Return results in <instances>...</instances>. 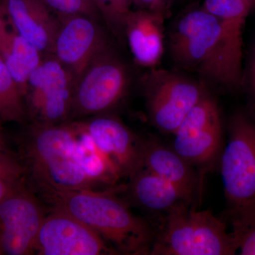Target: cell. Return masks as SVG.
<instances>
[{"label": "cell", "mask_w": 255, "mask_h": 255, "mask_svg": "<svg viewBox=\"0 0 255 255\" xmlns=\"http://www.w3.org/2000/svg\"><path fill=\"white\" fill-rule=\"evenodd\" d=\"M248 81L250 89L255 100V48L250 58L248 69Z\"/></svg>", "instance_id": "4316f807"}, {"label": "cell", "mask_w": 255, "mask_h": 255, "mask_svg": "<svg viewBox=\"0 0 255 255\" xmlns=\"http://www.w3.org/2000/svg\"><path fill=\"white\" fill-rule=\"evenodd\" d=\"M18 154L32 191L98 190L79 164L69 122L53 126L29 123L19 137Z\"/></svg>", "instance_id": "3957f363"}, {"label": "cell", "mask_w": 255, "mask_h": 255, "mask_svg": "<svg viewBox=\"0 0 255 255\" xmlns=\"http://www.w3.org/2000/svg\"><path fill=\"white\" fill-rule=\"evenodd\" d=\"M248 1L253 5V6H254L255 4V0H248Z\"/></svg>", "instance_id": "f1b7e54d"}, {"label": "cell", "mask_w": 255, "mask_h": 255, "mask_svg": "<svg viewBox=\"0 0 255 255\" xmlns=\"http://www.w3.org/2000/svg\"><path fill=\"white\" fill-rule=\"evenodd\" d=\"M68 122L75 137L77 158L85 175L98 190L117 186L124 177L118 167L100 150L80 120Z\"/></svg>", "instance_id": "e0dca14e"}, {"label": "cell", "mask_w": 255, "mask_h": 255, "mask_svg": "<svg viewBox=\"0 0 255 255\" xmlns=\"http://www.w3.org/2000/svg\"><path fill=\"white\" fill-rule=\"evenodd\" d=\"M3 122L0 120V149L6 147V140H5V134Z\"/></svg>", "instance_id": "83f0119b"}, {"label": "cell", "mask_w": 255, "mask_h": 255, "mask_svg": "<svg viewBox=\"0 0 255 255\" xmlns=\"http://www.w3.org/2000/svg\"><path fill=\"white\" fill-rule=\"evenodd\" d=\"M102 22L82 15L58 18L51 54L75 80L94 58L112 46Z\"/></svg>", "instance_id": "8fae6325"}, {"label": "cell", "mask_w": 255, "mask_h": 255, "mask_svg": "<svg viewBox=\"0 0 255 255\" xmlns=\"http://www.w3.org/2000/svg\"><path fill=\"white\" fill-rule=\"evenodd\" d=\"M45 55L0 15V57L24 97L28 79Z\"/></svg>", "instance_id": "ac0fdd59"}, {"label": "cell", "mask_w": 255, "mask_h": 255, "mask_svg": "<svg viewBox=\"0 0 255 255\" xmlns=\"http://www.w3.org/2000/svg\"><path fill=\"white\" fill-rule=\"evenodd\" d=\"M141 9L148 10L152 12L165 16L170 0H134Z\"/></svg>", "instance_id": "484cf974"}, {"label": "cell", "mask_w": 255, "mask_h": 255, "mask_svg": "<svg viewBox=\"0 0 255 255\" xmlns=\"http://www.w3.org/2000/svg\"><path fill=\"white\" fill-rule=\"evenodd\" d=\"M182 201L167 211L164 225L154 239L150 255H230L238 251L234 233L210 211H196Z\"/></svg>", "instance_id": "5b68a950"}, {"label": "cell", "mask_w": 255, "mask_h": 255, "mask_svg": "<svg viewBox=\"0 0 255 255\" xmlns=\"http://www.w3.org/2000/svg\"><path fill=\"white\" fill-rule=\"evenodd\" d=\"M169 49L179 66L210 82L236 88L243 81L242 63L233 54L219 18L203 6L178 20L171 33Z\"/></svg>", "instance_id": "7a4b0ae2"}, {"label": "cell", "mask_w": 255, "mask_h": 255, "mask_svg": "<svg viewBox=\"0 0 255 255\" xmlns=\"http://www.w3.org/2000/svg\"><path fill=\"white\" fill-rule=\"evenodd\" d=\"M0 15L43 55L51 54L58 18L42 0H0Z\"/></svg>", "instance_id": "5bb4252c"}, {"label": "cell", "mask_w": 255, "mask_h": 255, "mask_svg": "<svg viewBox=\"0 0 255 255\" xmlns=\"http://www.w3.org/2000/svg\"><path fill=\"white\" fill-rule=\"evenodd\" d=\"M58 18L82 15L101 22L102 15L95 0H42Z\"/></svg>", "instance_id": "cb8c5ba5"}, {"label": "cell", "mask_w": 255, "mask_h": 255, "mask_svg": "<svg viewBox=\"0 0 255 255\" xmlns=\"http://www.w3.org/2000/svg\"><path fill=\"white\" fill-rule=\"evenodd\" d=\"M234 235L238 239L240 254L255 255V221L241 232L234 233Z\"/></svg>", "instance_id": "d4e9b609"}, {"label": "cell", "mask_w": 255, "mask_h": 255, "mask_svg": "<svg viewBox=\"0 0 255 255\" xmlns=\"http://www.w3.org/2000/svg\"><path fill=\"white\" fill-rule=\"evenodd\" d=\"M80 121L100 150L118 167L123 177H130L140 167L143 141L137 138L121 121L106 114Z\"/></svg>", "instance_id": "4fadbf2b"}, {"label": "cell", "mask_w": 255, "mask_h": 255, "mask_svg": "<svg viewBox=\"0 0 255 255\" xmlns=\"http://www.w3.org/2000/svg\"><path fill=\"white\" fill-rule=\"evenodd\" d=\"M146 105L151 122L174 134L186 116L207 94L203 85L165 70L150 72L144 80Z\"/></svg>", "instance_id": "ba28073f"}, {"label": "cell", "mask_w": 255, "mask_h": 255, "mask_svg": "<svg viewBox=\"0 0 255 255\" xmlns=\"http://www.w3.org/2000/svg\"><path fill=\"white\" fill-rule=\"evenodd\" d=\"M26 182V169L18 152L0 149V202Z\"/></svg>", "instance_id": "7402d4cb"}, {"label": "cell", "mask_w": 255, "mask_h": 255, "mask_svg": "<svg viewBox=\"0 0 255 255\" xmlns=\"http://www.w3.org/2000/svg\"><path fill=\"white\" fill-rule=\"evenodd\" d=\"M125 189L117 185L103 190L44 188L34 193L48 209L60 210L85 223L117 255H150L155 239L153 231L117 196Z\"/></svg>", "instance_id": "6da1fadb"}, {"label": "cell", "mask_w": 255, "mask_h": 255, "mask_svg": "<svg viewBox=\"0 0 255 255\" xmlns=\"http://www.w3.org/2000/svg\"><path fill=\"white\" fill-rule=\"evenodd\" d=\"M229 140L221 159V176L233 232L255 221V118L244 112L233 116Z\"/></svg>", "instance_id": "277c9868"}, {"label": "cell", "mask_w": 255, "mask_h": 255, "mask_svg": "<svg viewBox=\"0 0 255 255\" xmlns=\"http://www.w3.org/2000/svg\"><path fill=\"white\" fill-rule=\"evenodd\" d=\"M128 190L135 203L150 211H167L182 201L193 200L173 184L143 167H139L130 177Z\"/></svg>", "instance_id": "d6986e66"}, {"label": "cell", "mask_w": 255, "mask_h": 255, "mask_svg": "<svg viewBox=\"0 0 255 255\" xmlns=\"http://www.w3.org/2000/svg\"><path fill=\"white\" fill-rule=\"evenodd\" d=\"M174 135V150L191 164L209 163L219 152L222 123L219 107L209 94L186 116Z\"/></svg>", "instance_id": "7c38bea8"}, {"label": "cell", "mask_w": 255, "mask_h": 255, "mask_svg": "<svg viewBox=\"0 0 255 255\" xmlns=\"http://www.w3.org/2000/svg\"><path fill=\"white\" fill-rule=\"evenodd\" d=\"M0 120L26 124L28 122L24 97L0 57Z\"/></svg>", "instance_id": "44dd1931"}, {"label": "cell", "mask_w": 255, "mask_h": 255, "mask_svg": "<svg viewBox=\"0 0 255 255\" xmlns=\"http://www.w3.org/2000/svg\"><path fill=\"white\" fill-rule=\"evenodd\" d=\"M47 214L26 182L0 202V255L34 254L38 231Z\"/></svg>", "instance_id": "9c48e42d"}, {"label": "cell", "mask_w": 255, "mask_h": 255, "mask_svg": "<svg viewBox=\"0 0 255 255\" xmlns=\"http://www.w3.org/2000/svg\"><path fill=\"white\" fill-rule=\"evenodd\" d=\"M129 82L128 70L113 47L104 50L75 80L68 122L107 114L123 99Z\"/></svg>", "instance_id": "8992f818"}, {"label": "cell", "mask_w": 255, "mask_h": 255, "mask_svg": "<svg viewBox=\"0 0 255 255\" xmlns=\"http://www.w3.org/2000/svg\"><path fill=\"white\" fill-rule=\"evenodd\" d=\"M34 254L117 255L95 231L70 214L48 209L38 233Z\"/></svg>", "instance_id": "30bf717a"}, {"label": "cell", "mask_w": 255, "mask_h": 255, "mask_svg": "<svg viewBox=\"0 0 255 255\" xmlns=\"http://www.w3.org/2000/svg\"><path fill=\"white\" fill-rule=\"evenodd\" d=\"M140 167L172 183L194 199L198 181L192 164L174 150L155 140L143 141Z\"/></svg>", "instance_id": "2e32d148"}, {"label": "cell", "mask_w": 255, "mask_h": 255, "mask_svg": "<svg viewBox=\"0 0 255 255\" xmlns=\"http://www.w3.org/2000/svg\"><path fill=\"white\" fill-rule=\"evenodd\" d=\"M203 7L219 18L239 63L243 60V33L253 5L248 0H205Z\"/></svg>", "instance_id": "ffe728a7"}, {"label": "cell", "mask_w": 255, "mask_h": 255, "mask_svg": "<svg viewBox=\"0 0 255 255\" xmlns=\"http://www.w3.org/2000/svg\"><path fill=\"white\" fill-rule=\"evenodd\" d=\"M102 21L112 36L122 43L125 40L124 29L128 15L131 11V0H95Z\"/></svg>", "instance_id": "603a6c76"}, {"label": "cell", "mask_w": 255, "mask_h": 255, "mask_svg": "<svg viewBox=\"0 0 255 255\" xmlns=\"http://www.w3.org/2000/svg\"><path fill=\"white\" fill-rule=\"evenodd\" d=\"M164 16L148 10H131L124 29L125 40L134 60L140 66L154 68L164 53Z\"/></svg>", "instance_id": "9a60e30c"}, {"label": "cell", "mask_w": 255, "mask_h": 255, "mask_svg": "<svg viewBox=\"0 0 255 255\" xmlns=\"http://www.w3.org/2000/svg\"><path fill=\"white\" fill-rule=\"evenodd\" d=\"M75 79L52 54L43 57L28 79L24 94L28 122L59 125L70 118Z\"/></svg>", "instance_id": "52a82bcc"}]
</instances>
